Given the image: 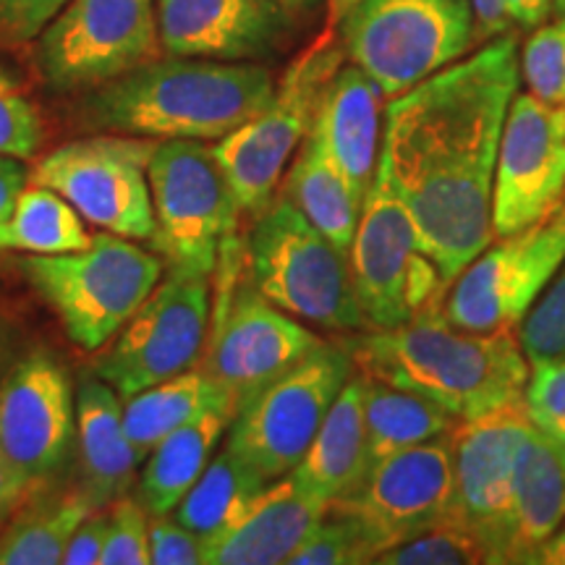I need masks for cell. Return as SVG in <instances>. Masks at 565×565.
<instances>
[{"mask_svg": "<svg viewBox=\"0 0 565 565\" xmlns=\"http://www.w3.org/2000/svg\"><path fill=\"white\" fill-rule=\"evenodd\" d=\"M282 200L291 202L343 254L351 252L362 202L353 196L349 183L343 181L312 134L303 137L296 152L291 171L282 183Z\"/></svg>", "mask_w": 565, "mask_h": 565, "instance_id": "cell-27", "label": "cell"}, {"mask_svg": "<svg viewBox=\"0 0 565 565\" xmlns=\"http://www.w3.org/2000/svg\"><path fill=\"white\" fill-rule=\"evenodd\" d=\"M26 280L84 351H103L162 278V259L116 233L92 236L79 252L26 254Z\"/></svg>", "mask_w": 565, "mask_h": 565, "instance_id": "cell-4", "label": "cell"}, {"mask_svg": "<svg viewBox=\"0 0 565 565\" xmlns=\"http://www.w3.org/2000/svg\"><path fill=\"white\" fill-rule=\"evenodd\" d=\"M92 244L82 215L58 192L34 183L19 194L3 233V249L24 254L79 252Z\"/></svg>", "mask_w": 565, "mask_h": 565, "instance_id": "cell-32", "label": "cell"}, {"mask_svg": "<svg viewBox=\"0 0 565 565\" xmlns=\"http://www.w3.org/2000/svg\"><path fill=\"white\" fill-rule=\"evenodd\" d=\"M565 263V196L561 204L463 267L443 315L469 333L515 328Z\"/></svg>", "mask_w": 565, "mask_h": 565, "instance_id": "cell-14", "label": "cell"}, {"mask_svg": "<svg viewBox=\"0 0 565 565\" xmlns=\"http://www.w3.org/2000/svg\"><path fill=\"white\" fill-rule=\"evenodd\" d=\"M359 0H328V30L341 26V21L349 17V11L356 6Z\"/></svg>", "mask_w": 565, "mask_h": 565, "instance_id": "cell-47", "label": "cell"}, {"mask_svg": "<svg viewBox=\"0 0 565 565\" xmlns=\"http://www.w3.org/2000/svg\"><path fill=\"white\" fill-rule=\"evenodd\" d=\"M215 406H228V398L221 387L212 383L204 370H186L126 398V437H129L131 448L137 450L139 461L145 463V458L150 456V450L162 437H168L173 429L183 427V424Z\"/></svg>", "mask_w": 565, "mask_h": 565, "instance_id": "cell-28", "label": "cell"}, {"mask_svg": "<svg viewBox=\"0 0 565 565\" xmlns=\"http://www.w3.org/2000/svg\"><path fill=\"white\" fill-rule=\"evenodd\" d=\"M154 238L168 270L210 278L238 221V200L212 147L162 139L147 168Z\"/></svg>", "mask_w": 565, "mask_h": 565, "instance_id": "cell-7", "label": "cell"}, {"mask_svg": "<svg viewBox=\"0 0 565 565\" xmlns=\"http://www.w3.org/2000/svg\"><path fill=\"white\" fill-rule=\"evenodd\" d=\"M76 440V395L68 370L32 351L0 383V448L38 487L68 463Z\"/></svg>", "mask_w": 565, "mask_h": 565, "instance_id": "cell-19", "label": "cell"}, {"mask_svg": "<svg viewBox=\"0 0 565 565\" xmlns=\"http://www.w3.org/2000/svg\"><path fill=\"white\" fill-rule=\"evenodd\" d=\"M210 307L207 278L171 270L110 338L92 372L126 401L145 387L194 370L207 341Z\"/></svg>", "mask_w": 565, "mask_h": 565, "instance_id": "cell-13", "label": "cell"}, {"mask_svg": "<svg viewBox=\"0 0 565 565\" xmlns=\"http://www.w3.org/2000/svg\"><path fill=\"white\" fill-rule=\"evenodd\" d=\"M34 484L19 471V466L0 448V524L19 511L24 500H30Z\"/></svg>", "mask_w": 565, "mask_h": 565, "instance_id": "cell-44", "label": "cell"}, {"mask_svg": "<svg viewBox=\"0 0 565 565\" xmlns=\"http://www.w3.org/2000/svg\"><path fill=\"white\" fill-rule=\"evenodd\" d=\"M341 345L366 377L424 395L461 422L524 398L529 383L513 328L469 333L450 324L443 307Z\"/></svg>", "mask_w": 565, "mask_h": 565, "instance_id": "cell-2", "label": "cell"}, {"mask_svg": "<svg viewBox=\"0 0 565 565\" xmlns=\"http://www.w3.org/2000/svg\"><path fill=\"white\" fill-rule=\"evenodd\" d=\"M515 338L532 370L565 362V263L529 307Z\"/></svg>", "mask_w": 565, "mask_h": 565, "instance_id": "cell-35", "label": "cell"}, {"mask_svg": "<svg viewBox=\"0 0 565 565\" xmlns=\"http://www.w3.org/2000/svg\"><path fill=\"white\" fill-rule=\"evenodd\" d=\"M349 265L366 328H401L445 303L450 282L424 249L412 215L380 166L362 204Z\"/></svg>", "mask_w": 565, "mask_h": 565, "instance_id": "cell-8", "label": "cell"}, {"mask_svg": "<svg viewBox=\"0 0 565 565\" xmlns=\"http://www.w3.org/2000/svg\"><path fill=\"white\" fill-rule=\"evenodd\" d=\"M68 0H0V38L30 42L51 24Z\"/></svg>", "mask_w": 565, "mask_h": 565, "instance_id": "cell-41", "label": "cell"}, {"mask_svg": "<svg viewBox=\"0 0 565 565\" xmlns=\"http://www.w3.org/2000/svg\"><path fill=\"white\" fill-rule=\"evenodd\" d=\"M335 503L364 521L383 553L454 519V433L383 458L351 498Z\"/></svg>", "mask_w": 565, "mask_h": 565, "instance_id": "cell-17", "label": "cell"}, {"mask_svg": "<svg viewBox=\"0 0 565 565\" xmlns=\"http://www.w3.org/2000/svg\"><path fill=\"white\" fill-rule=\"evenodd\" d=\"M529 427L519 398L454 429L456 513L484 542L492 563H511L513 469Z\"/></svg>", "mask_w": 565, "mask_h": 565, "instance_id": "cell-18", "label": "cell"}, {"mask_svg": "<svg viewBox=\"0 0 565 565\" xmlns=\"http://www.w3.org/2000/svg\"><path fill=\"white\" fill-rule=\"evenodd\" d=\"M458 422L461 419L424 395L366 377L364 424L370 469L398 450L450 435Z\"/></svg>", "mask_w": 565, "mask_h": 565, "instance_id": "cell-29", "label": "cell"}, {"mask_svg": "<svg viewBox=\"0 0 565 565\" xmlns=\"http://www.w3.org/2000/svg\"><path fill=\"white\" fill-rule=\"evenodd\" d=\"M275 95L263 63L154 58L89 89L79 116L89 129L147 139L221 141L252 121Z\"/></svg>", "mask_w": 565, "mask_h": 565, "instance_id": "cell-3", "label": "cell"}, {"mask_svg": "<svg viewBox=\"0 0 565 565\" xmlns=\"http://www.w3.org/2000/svg\"><path fill=\"white\" fill-rule=\"evenodd\" d=\"M565 196V105L513 95L492 181V236H508L553 212Z\"/></svg>", "mask_w": 565, "mask_h": 565, "instance_id": "cell-15", "label": "cell"}, {"mask_svg": "<svg viewBox=\"0 0 565 565\" xmlns=\"http://www.w3.org/2000/svg\"><path fill=\"white\" fill-rule=\"evenodd\" d=\"M103 565L150 563V521L139 498H118L108 513V534L100 555Z\"/></svg>", "mask_w": 565, "mask_h": 565, "instance_id": "cell-38", "label": "cell"}, {"mask_svg": "<svg viewBox=\"0 0 565 565\" xmlns=\"http://www.w3.org/2000/svg\"><path fill=\"white\" fill-rule=\"evenodd\" d=\"M26 179H30V173H26L24 162L11 158V154H0V249H3L6 225L11 221L19 194L24 192Z\"/></svg>", "mask_w": 565, "mask_h": 565, "instance_id": "cell-43", "label": "cell"}, {"mask_svg": "<svg viewBox=\"0 0 565 565\" xmlns=\"http://www.w3.org/2000/svg\"><path fill=\"white\" fill-rule=\"evenodd\" d=\"M76 445L92 503L105 508L124 498L141 461L124 429V398L95 372L84 374L76 393Z\"/></svg>", "mask_w": 565, "mask_h": 565, "instance_id": "cell-24", "label": "cell"}, {"mask_svg": "<svg viewBox=\"0 0 565 565\" xmlns=\"http://www.w3.org/2000/svg\"><path fill=\"white\" fill-rule=\"evenodd\" d=\"M154 0H68L38 34V68L53 92H89L160 55Z\"/></svg>", "mask_w": 565, "mask_h": 565, "instance_id": "cell-11", "label": "cell"}, {"mask_svg": "<svg viewBox=\"0 0 565 565\" xmlns=\"http://www.w3.org/2000/svg\"><path fill=\"white\" fill-rule=\"evenodd\" d=\"M249 273L252 286L299 322L335 333L366 328L349 254L282 196L257 215L249 236Z\"/></svg>", "mask_w": 565, "mask_h": 565, "instance_id": "cell-5", "label": "cell"}, {"mask_svg": "<svg viewBox=\"0 0 565 565\" xmlns=\"http://www.w3.org/2000/svg\"><path fill=\"white\" fill-rule=\"evenodd\" d=\"M275 3H280L282 9H301V6L315 3V0H275Z\"/></svg>", "mask_w": 565, "mask_h": 565, "instance_id": "cell-48", "label": "cell"}, {"mask_svg": "<svg viewBox=\"0 0 565 565\" xmlns=\"http://www.w3.org/2000/svg\"><path fill=\"white\" fill-rule=\"evenodd\" d=\"M42 124L19 82L0 66V154L26 160L40 150Z\"/></svg>", "mask_w": 565, "mask_h": 565, "instance_id": "cell-37", "label": "cell"}, {"mask_svg": "<svg viewBox=\"0 0 565 565\" xmlns=\"http://www.w3.org/2000/svg\"><path fill=\"white\" fill-rule=\"evenodd\" d=\"M328 505L307 494L291 475L275 479L223 532L204 536L207 565H278L288 563Z\"/></svg>", "mask_w": 565, "mask_h": 565, "instance_id": "cell-22", "label": "cell"}, {"mask_svg": "<svg viewBox=\"0 0 565 565\" xmlns=\"http://www.w3.org/2000/svg\"><path fill=\"white\" fill-rule=\"evenodd\" d=\"M105 534H108V513H103L100 508V511H92L87 519L76 526V532L71 534L66 553H63V565L100 563Z\"/></svg>", "mask_w": 565, "mask_h": 565, "instance_id": "cell-42", "label": "cell"}, {"mask_svg": "<svg viewBox=\"0 0 565 565\" xmlns=\"http://www.w3.org/2000/svg\"><path fill=\"white\" fill-rule=\"evenodd\" d=\"M267 484L273 482H267L254 466L225 445V450L212 456L192 490L183 494L173 515L179 524L192 529L204 540L233 524L254 503V498L267 490Z\"/></svg>", "mask_w": 565, "mask_h": 565, "instance_id": "cell-31", "label": "cell"}, {"mask_svg": "<svg viewBox=\"0 0 565 565\" xmlns=\"http://www.w3.org/2000/svg\"><path fill=\"white\" fill-rule=\"evenodd\" d=\"M565 524V448L529 427L513 469L511 563H536V555Z\"/></svg>", "mask_w": 565, "mask_h": 565, "instance_id": "cell-25", "label": "cell"}, {"mask_svg": "<svg viewBox=\"0 0 565 565\" xmlns=\"http://www.w3.org/2000/svg\"><path fill=\"white\" fill-rule=\"evenodd\" d=\"M508 13L513 24L519 26H540L557 11L563 0H505Z\"/></svg>", "mask_w": 565, "mask_h": 565, "instance_id": "cell-46", "label": "cell"}, {"mask_svg": "<svg viewBox=\"0 0 565 565\" xmlns=\"http://www.w3.org/2000/svg\"><path fill=\"white\" fill-rule=\"evenodd\" d=\"M364 395L366 374H351L317 429L309 450L291 471L294 482L324 505L351 498L370 475Z\"/></svg>", "mask_w": 565, "mask_h": 565, "instance_id": "cell-23", "label": "cell"}, {"mask_svg": "<svg viewBox=\"0 0 565 565\" xmlns=\"http://www.w3.org/2000/svg\"><path fill=\"white\" fill-rule=\"evenodd\" d=\"M158 139L113 134L47 152L34 181L74 204L84 221L131 242H152L154 212L147 168Z\"/></svg>", "mask_w": 565, "mask_h": 565, "instance_id": "cell-12", "label": "cell"}, {"mask_svg": "<svg viewBox=\"0 0 565 565\" xmlns=\"http://www.w3.org/2000/svg\"><path fill=\"white\" fill-rule=\"evenodd\" d=\"M383 555L377 540L351 508L330 503L317 526L288 557L294 565H362Z\"/></svg>", "mask_w": 565, "mask_h": 565, "instance_id": "cell-33", "label": "cell"}, {"mask_svg": "<svg viewBox=\"0 0 565 565\" xmlns=\"http://www.w3.org/2000/svg\"><path fill=\"white\" fill-rule=\"evenodd\" d=\"M333 32L324 30L307 51L299 53L275 84L273 100L263 113L212 145L238 207L246 215H259L273 202L282 171L312 129L322 89L343 66L345 51L335 42Z\"/></svg>", "mask_w": 565, "mask_h": 565, "instance_id": "cell-9", "label": "cell"}, {"mask_svg": "<svg viewBox=\"0 0 565 565\" xmlns=\"http://www.w3.org/2000/svg\"><path fill=\"white\" fill-rule=\"evenodd\" d=\"M233 414L228 406H215L196 416L150 450L139 479V503L150 515L175 511L183 494L192 490L202 471L212 461L225 429H231Z\"/></svg>", "mask_w": 565, "mask_h": 565, "instance_id": "cell-26", "label": "cell"}, {"mask_svg": "<svg viewBox=\"0 0 565 565\" xmlns=\"http://www.w3.org/2000/svg\"><path fill=\"white\" fill-rule=\"evenodd\" d=\"M320 343V335L267 301L249 280L236 288L217 317L204 372L221 387L236 416L263 387L275 383Z\"/></svg>", "mask_w": 565, "mask_h": 565, "instance_id": "cell-16", "label": "cell"}, {"mask_svg": "<svg viewBox=\"0 0 565 565\" xmlns=\"http://www.w3.org/2000/svg\"><path fill=\"white\" fill-rule=\"evenodd\" d=\"M380 565H479L492 563L484 542L458 515L377 557Z\"/></svg>", "mask_w": 565, "mask_h": 565, "instance_id": "cell-34", "label": "cell"}, {"mask_svg": "<svg viewBox=\"0 0 565 565\" xmlns=\"http://www.w3.org/2000/svg\"><path fill=\"white\" fill-rule=\"evenodd\" d=\"M521 74L536 100L565 105V0L553 19L529 34L521 53Z\"/></svg>", "mask_w": 565, "mask_h": 565, "instance_id": "cell-36", "label": "cell"}, {"mask_svg": "<svg viewBox=\"0 0 565 565\" xmlns=\"http://www.w3.org/2000/svg\"><path fill=\"white\" fill-rule=\"evenodd\" d=\"M92 511H100L84 490L61 498H38L19 505L11 524L0 532V565H55L71 534Z\"/></svg>", "mask_w": 565, "mask_h": 565, "instance_id": "cell-30", "label": "cell"}, {"mask_svg": "<svg viewBox=\"0 0 565 565\" xmlns=\"http://www.w3.org/2000/svg\"><path fill=\"white\" fill-rule=\"evenodd\" d=\"M383 89L359 66H341L322 89L309 134L364 204L383 152Z\"/></svg>", "mask_w": 565, "mask_h": 565, "instance_id": "cell-21", "label": "cell"}, {"mask_svg": "<svg viewBox=\"0 0 565 565\" xmlns=\"http://www.w3.org/2000/svg\"><path fill=\"white\" fill-rule=\"evenodd\" d=\"M168 55L263 61L280 47L288 17L275 0H154Z\"/></svg>", "mask_w": 565, "mask_h": 565, "instance_id": "cell-20", "label": "cell"}, {"mask_svg": "<svg viewBox=\"0 0 565 565\" xmlns=\"http://www.w3.org/2000/svg\"><path fill=\"white\" fill-rule=\"evenodd\" d=\"M351 374L349 351L322 341L233 416L228 448L267 482L291 475Z\"/></svg>", "mask_w": 565, "mask_h": 565, "instance_id": "cell-10", "label": "cell"}, {"mask_svg": "<svg viewBox=\"0 0 565 565\" xmlns=\"http://www.w3.org/2000/svg\"><path fill=\"white\" fill-rule=\"evenodd\" d=\"M524 406L529 422L565 448V362L534 370L524 391Z\"/></svg>", "mask_w": 565, "mask_h": 565, "instance_id": "cell-39", "label": "cell"}, {"mask_svg": "<svg viewBox=\"0 0 565 565\" xmlns=\"http://www.w3.org/2000/svg\"><path fill=\"white\" fill-rule=\"evenodd\" d=\"M341 45L391 100L477 45L471 0H359L341 21Z\"/></svg>", "mask_w": 565, "mask_h": 565, "instance_id": "cell-6", "label": "cell"}, {"mask_svg": "<svg viewBox=\"0 0 565 565\" xmlns=\"http://www.w3.org/2000/svg\"><path fill=\"white\" fill-rule=\"evenodd\" d=\"M519 76V40L505 32L385 108L380 171L448 282L494 238V162Z\"/></svg>", "mask_w": 565, "mask_h": 565, "instance_id": "cell-1", "label": "cell"}, {"mask_svg": "<svg viewBox=\"0 0 565 565\" xmlns=\"http://www.w3.org/2000/svg\"><path fill=\"white\" fill-rule=\"evenodd\" d=\"M471 11H475V42H490L500 34L511 32V13H508L505 0H471Z\"/></svg>", "mask_w": 565, "mask_h": 565, "instance_id": "cell-45", "label": "cell"}, {"mask_svg": "<svg viewBox=\"0 0 565 565\" xmlns=\"http://www.w3.org/2000/svg\"><path fill=\"white\" fill-rule=\"evenodd\" d=\"M150 563L154 565H200L202 536L194 534L168 515H152L150 521Z\"/></svg>", "mask_w": 565, "mask_h": 565, "instance_id": "cell-40", "label": "cell"}]
</instances>
